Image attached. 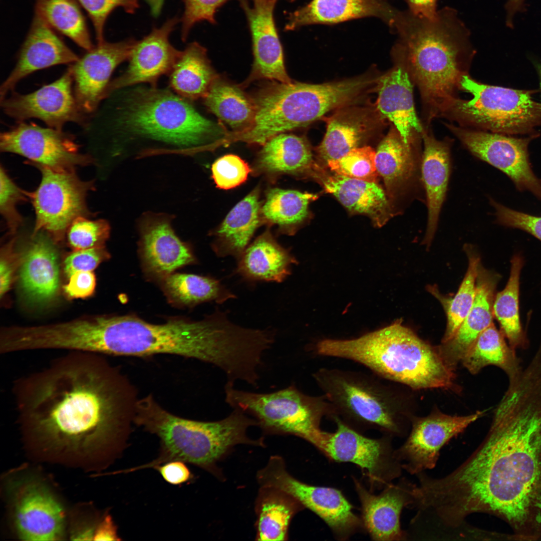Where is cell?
I'll return each mask as SVG.
<instances>
[{"label":"cell","instance_id":"cell-1","mask_svg":"<svg viewBox=\"0 0 541 541\" xmlns=\"http://www.w3.org/2000/svg\"><path fill=\"white\" fill-rule=\"evenodd\" d=\"M24 441L49 455L112 461L129 435V405L120 374L100 355L72 351L13 385Z\"/></svg>","mask_w":541,"mask_h":541},{"label":"cell","instance_id":"cell-2","mask_svg":"<svg viewBox=\"0 0 541 541\" xmlns=\"http://www.w3.org/2000/svg\"><path fill=\"white\" fill-rule=\"evenodd\" d=\"M437 490L456 522L487 513L507 522L516 539L540 540L541 389L506 390L484 441L438 479Z\"/></svg>","mask_w":541,"mask_h":541},{"label":"cell","instance_id":"cell-3","mask_svg":"<svg viewBox=\"0 0 541 541\" xmlns=\"http://www.w3.org/2000/svg\"><path fill=\"white\" fill-rule=\"evenodd\" d=\"M400 64L418 88L427 126L457 98L475 54L470 32L457 11L446 7L433 19L401 11L393 31Z\"/></svg>","mask_w":541,"mask_h":541},{"label":"cell","instance_id":"cell-4","mask_svg":"<svg viewBox=\"0 0 541 541\" xmlns=\"http://www.w3.org/2000/svg\"><path fill=\"white\" fill-rule=\"evenodd\" d=\"M96 348L100 355H177L225 370L235 359L237 339L227 314L219 310L201 321L175 319L162 324L133 316H104L99 318Z\"/></svg>","mask_w":541,"mask_h":541},{"label":"cell","instance_id":"cell-5","mask_svg":"<svg viewBox=\"0 0 541 541\" xmlns=\"http://www.w3.org/2000/svg\"><path fill=\"white\" fill-rule=\"evenodd\" d=\"M314 350L317 355L356 362L384 380L414 389L455 387L454 370L437 348L404 326L401 320L357 338L322 340Z\"/></svg>","mask_w":541,"mask_h":541},{"label":"cell","instance_id":"cell-6","mask_svg":"<svg viewBox=\"0 0 541 541\" xmlns=\"http://www.w3.org/2000/svg\"><path fill=\"white\" fill-rule=\"evenodd\" d=\"M134 421L157 435L160 441L158 457L137 467L138 469L179 460L198 466L221 479L224 477L217 463L235 446H265L263 438L253 439L247 434L249 427L257 426L256 420L237 409L221 420L197 421L170 413L148 396L136 402Z\"/></svg>","mask_w":541,"mask_h":541},{"label":"cell","instance_id":"cell-7","mask_svg":"<svg viewBox=\"0 0 541 541\" xmlns=\"http://www.w3.org/2000/svg\"><path fill=\"white\" fill-rule=\"evenodd\" d=\"M122 121L131 131L196 150L218 148L225 132L201 116L183 98L167 90L139 88L129 97Z\"/></svg>","mask_w":541,"mask_h":541},{"label":"cell","instance_id":"cell-8","mask_svg":"<svg viewBox=\"0 0 541 541\" xmlns=\"http://www.w3.org/2000/svg\"><path fill=\"white\" fill-rule=\"evenodd\" d=\"M224 391L225 402L253 418L264 434L294 435L318 450L327 433L320 427L322 420L334 415L324 394L310 396L294 384L262 393L236 389L233 383L227 381Z\"/></svg>","mask_w":541,"mask_h":541},{"label":"cell","instance_id":"cell-9","mask_svg":"<svg viewBox=\"0 0 541 541\" xmlns=\"http://www.w3.org/2000/svg\"><path fill=\"white\" fill-rule=\"evenodd\" d=\"M313 377L332 405V417L360 432L372 429L391 436L401 433L398 402L381 377L326 368L317 370Z\"/></svg>","mask_w":541,"mask_h":541},{"label":"cell","instance_id":"cell-10","mask_svg":"<svg viewBox=\"0 0 541 541\" xmlns=\"http://www.w3.org/2000/svg\"><path fill=\"white\" fill-rule=\"evenodd\" d=\"M460 90L471 98L455 99L441 117L457 125L508 135L534 134L541 126V103L532 98L533 91L488 85L464 75Z\"/></svg>","mask_w":541,"mask_h":541},{"label":"cell","instance_id":"cell-11","mask_svg":"<svg viewBox=\"0 0 541 541\" xmlns=\"http://www.w3.org/2000/svg\"><path fill=\"white\" fill-rule=\"evenodd\" d=\"M260 486H271L290 494L305 507L320 517L329 526L336 539H348L364 530L361 517L339 489L316 486L301 481L287 470L285 461L279 455L270 457L266 465L256 473Z\"/></svg>","mask_w":541,"mask_h":541},{"label":"cell","instance_id":"cell-12","mask_svg":"<svg viewBox=\"0 0 541 541\" xmlns=\"http://www.w3.org/2000/svg\"><path fill=\"white\" fill-rule=\"evenodd\" d=\"M7 490L12 524L20 539L58 540L65 537L67 514L56 494L38 476L22 474Z\"/></svg>","mask_w":541,"mask_h":541},{"label":"cell","instance_id":"cell-13","mask_svg":"<svg viewBox=\"0 0 541 541\" xmlns=\"http://www.w3.org/2000/svg\"><path fill=\"white\" fill-rule=\"evenodd\" d=\"M35 165L42 178L35 191H27L36 214L33 234L45 231L60 240L75 219L92 216L86 197L94 184L92 181L81 180L76 172H58Z\"/></svg>","mask_w":541,"mask_h":541},{"label":"cell","instance_id":"cell-14","mask_svg":"<svg viewBox=\"0 0 541 541\" xmlns=\"http://www.w3.org/2000/svg\"><path fill=\"white\" fill-rule=\"evenodd\" d=\"M331 419L335 423L336 429L327 432L319 450L330 460L357 466L372 492L383 489L400 476L402 467L391 444V435L369 438L337 416Z\"/></svg>","mask_w":541,"mask_h":541},{"label":"cell","instance_id":"cell-15","mask_svg":"<svg viewBox=\"0 0 541 541\" xmlns=\"http://www.w3.org/2000/svg\"><path fill=\"white\" fill-rule=\"evenodd\" d=\"M474 156L504 173L520 191L528 190L541 200V180L532 170L528 146L536 137L526 138L475 130L445 124Z\"/></svg>","mask_w":541,"mask_h":541},{"label":"cell","instance_id":"cell-16","mask_svg":"<svg viewBox=\"0 0 541 541\" xmlns=\"http://www.w3.org/2000/svg\"><path fill=\"white\" fill-rule=\"evenodd\" d=\"M0 149L27 158L33 164L58 172H75L80 166L92 164L91 156L80 152V145L71 134L34 123L19 122L9 131L2 132Z\"/></svg>","mask_w":541,"mask_h":541},{"label":"cell","instance_id":"cell-17","mask_svg":"<svg viewBox=\"0 0 541 541\" xmlns=\"http://www.w3.org/2000/svg\"><path fill=\"white\" fill-rule=\"evenodd\" d=\"M73 84L70 65L54 82L27 94L13 92L1 100V106L6 114L19 122L37 118L49 127L59 130L69 122L84 125L87 115L78 105Z\"/></svg>","mask_w":541,"mask_h":541},{"label":"cell","instance_id":"cell-18","mask_svg":"<svg viewBox=\"0 0 541 541\" xmlns=\"http://www.w3.org/2000/svg\"><path fill=\"white\" fill-rule=\"evenodd\" d=\"M422 152V138L407 142L394 127L381 141L376 152V166L391 203L402 200L409 203L425 197Z\"/></svg>","mask_w":541,"mask_h":541},{"label":"cell","instance_id":"cell-19","mask_svg":"<svg viewBox=\"0 0 541 541\" xmlns=\"http://www.w3.org/2000/svg\"><path fill=\"white\" fill-rule=\"evenodd\" d=\"M486 411H477L466 416H451L436 412L425 417L416 418L408 439L395 450L402 469L416 475L426 469L433 468L441 448Z\"/></svg>","mask_w":541,"mask_h":541},{"label":"cell","instance_id":"cell-20","mask_svg":"<svg viewBox=\"0 0 541 541\" xmlns=\"http://www.w3.org/2000/svg\"><path fill=\"white\" fill-rule=\"evenodd\" d=\"M136 40L97 44L70 65L78 105L85 115L93 113L104 99L115 69L129 59Z\"/></svg>","mask_w":541,"mask_h":541},{"label":"cell","instance_id":"cell-21","mask_svg":"<svg viewBox=\"0 0 541 541\" xmlns=\"http://www.w3.org/2000/svg\"><path fill=\"white\" fill-rule=\"evenodd\" d=\"M355 489L361 504V517L364 530L374 540H403L407 534L401 527L400 517L405 507L413 503L415 484L402 478L391 483L376 495L353 477Z\"/></svg>","mask_w":541,"mask_h":541},{"label":"cell","instance_id":"cell-22","mask_svg":"<svg viewBox=\"0 0 541 541\" xmlns=\"http://www.w3.org/2000/svg\"><path fill=\"white\" fill-rule=\"evenodd\" d=\"M179 21L177 17L169 19L160 27L153 28L148 35L136 41L128 59L127 69L110 82L106 97L114 90L141 83L155 87L160 76L170 72L181 53L169 39Z\"/></svg>","mask_w":541,"mask_h":541},{"label":"cell","instance_id":"cell-23","mask_svg":"<svg viewBox=\"0 0 541 541\" xmlns=\"http://www.w3.org/2000/svg\"><path fill=\"white\" fill-rule=\"evenodd\" d=\"M278 0H240L249 26L254 61L250 80L264 79L288 83L282 46L276 26L274 11Z\"/></svg>","mask_w":541,"mask_h":541},{"label":"cell","instance_id":"cell-24","mask_svg":"<svg viewBox=\"0 0 541 541\" xmlns=\"http://www.w3.org/2000/svg\"><path fill=\"white\" fill-rule=\"evenodd\" d=\"M79 59L53 28L35 12L16 65L0 87V100L31 74L55 65L72 64Z\"/></svg>","mask_w":541,"mask_h":541},{"label":"cell","instance_id":"cell-25","mask_svg":"<svg viewBox=\"0 0 541 541\" xmlns=\"http://www.w3.org/2000/svg\"><path fill=\"white\" fill-rule=\"evenodd\" d=\"M400 13L387 0H312L288 15L285 30L315 24L335 25L371 17L382 20L393 32Z\"/></svg>","mask_w":541,"mask_h":541},{"label":"cell","instance_id":"cell-26","mask_svg":"<svg viewBox=\"0 0 541 541\" xmlns=\"http://www.w3.org/2000/svg\"><path fill=\"white\" fill-rule=\"evenodd\" d=\"M310 177L353 213L369 216L376 226L384 225L394 211L385 191L377 183L329 173L315 163Z\"/></svg>","mask_w":541,"mask_h":541},{"label":"cell","instance_id":"cell-27","mask_svg":"<svg viewBox=\"0 0 541 541\" xmlns=\"http://www.w3.org/2000/svg\"><path fill=\"white\" fill-rule=\"evenodd\" d=\"M141 252L147 270L164 277L192 263L194 257L171 227L170 220L160 215H147L140 222Z\"/></svg>","mask_w":541,"mask_h":541},{"label":"cell","instance_id":"cell-28","mask_svg":"<svg viewBox=\"0 0 541 541\" xmlns=\"http://www.w3.org/2000/svg\"><path fill=\"white\" fill-rule=\"evenodd\" d=\"M425 126L422 134L421 175L428 210L427 223L423 243L429 246L436 232L444 201L450 173L449 139H437Z\"/></svg>","mask_w":541,"mask_h":541},{"label":"cell","instance_id":"cell-29","mask_svg":"<svg viewBox=\"0 0 541 541\" xmlns=\"http://www.w3.org/2000/svg\"><path fill=\"white\" fill-rule=\"evenodd\" d=\"M378 111L391 121L407 142L422 137L425 126L415 108L413 86L406 70L399 65L378 80Z\"/></svg>","mask_w":541,"mask_h":541},{"label":"cell","instance_id":"cell-30","mask_svg":"<svg viewBox=\"0 0 541 541\" xmlns=\"http://www.w3.org/2000/svg\"><path fill=\"white\" fill-rule=\"evenodd\" d=\"M39 232L33 234L21 259L20 283L26 296L36 303L51 301L58 293L60 272L53 241Z\"/></svg>","mask_w":541,"mask_h":541},{"label":"cell","instance_id":"cell-31","mask_svg":"<svg viewBox=\"0 0 541 541\" xmlns=\"http://www.w3.org/2000/svg\"><path fill=\"white\" fill-rule=\"evenodd\" d=\"M495 281L479 265L475 298L469 313L454 336L437 348L445 363L453 370L479 335L493 323Z\"/></svg>","mask_w":541,"mask_h":541},{"label":"cell","instance_id":"cell-32","mask_svg":"<svg viewBox=\"0 0 541 541\" xmlns=\"http://www.w3.org/2000/svg\"><path fill=\"white\" fill-rule=\"evenodd\" d=\"M298 263L288 249L280 245L269 230L249 243L237 259L235 273L245 281L281 283Z\"/></svg>","mask_w":541,"mask_h":541},{"label":"cell","instance_id":"cell-33","mask_svg":"<svg viewBox=\"0 0 541 541\" xmlns=\"http://www.w3.org/2000/svg\"><path fill=\"white\" fill-rule=\"evenodd\" d=\"M375 124L374 115L369 110L341 107L328 119L326 134L317 148L320 161L326 165L328 161L360 147Z\"/></svg>","mask_w":541,"mask_h":541},{"label":"cell","instance_id":"cell-34","mask_svg":"<svg viewBox=\"0 0 541 541\" xmlns=\"http://www.w3.org/2000/svg\"><path fill=\"white\" fill-rule=\"evenodd\" d=\"M262 146L254 165L256 173L269 176H310L316 162L305 138L284 133Z\"/></svg>","mask_w":541,"mask_h":541},{"label":"cell","instance_id":"cell-35","mask_svg":"<svg viewBox=\"0 0 541 541\" xmlns=\"http://www.w3.org/2000/svg\"><path fill=\"white\" fill-rule=\"evenodd\" d=\"M259 188H256L229 212L214 232L212 248L217 256H231L236 260L250 243L262 221Z\"/></svg>","mask_w":541,"mask_h":541},{"label":"cell","instance_id":"cell-36","mask_svg":"<svg viewBox=\"0 0 541 541\" xmlns=\"http://www.w3.org/2000/svg\"><path fill=\"white\" fill-rule=\"evenodd\" d=\"M255 503L257 540H287L290 523L305 508L295 497L271 486H260Z\"/></svg>","mask_w":541,"mask_h":541},{"label":"cell","instance_id":"cell-37","mask_svg":"<svg viewBox=\"0 0 541 541\" xmlns=\"http://www.w3.org/2000/svg\"><path fill=\"white\" fill-rule=\"evenodd\" d=\"M461 362L472 374L486 366H496L506 374L509 383L517 379L523 369L515 350L493 322L479 335Z\"/></svg>","mask_w":541,"mask_h":541},{"label":"cell","instance_id":"cell-38","mask_svg":"<svg viewBox=\"0 0 541 541\" xmlns=\"http://www.w3.org/2000/svg\"><path fill=\"white\" fill-rule=\"evenodd\" d=\"M170 85L180 96L190 100L204 97L217 77L206 49L197 42L189 44L170 72Z\"/></svg>","mask_w":541,"mask_h":541},{"label":"cell","instance_id":"cell-39","mask_svg":"<svg viewBox=\"0 0 541 541\" xmlns=\"http://www.w3.org/2000/svg\"><path fill=\"white\" fill-rule=\"evenodd\" d=\"M316 198L298 190L270 188L261 206L262 220L277 225L280 233L294 234L308 217L309 204Z\"/></svg>","mask_w":541,"mask_h":541},{"label":"cell","instance_id":"cell-40","mask_svg":"<svg viewBox=\"0 0 541 541\" xmlns=\"http://www.w3.org/2000/svg\"><path fill=\"white\" fill-rule=\"evenodd\" d=\"M203 98L208 109L234 131L245 128L253 118L255 108L252 98L236 86L218 77Z\"/></svg>","mask_w":541,"mask_h":541},{"label":"cell","instance_id":"cell-41","mask_svg":"<svg viewBox=\"0 0 541 541\" xmlns=\"http://www.w3.org/2000/svg\"><path fill=\"white\" fill-rule=\"evenodd\" d=\"M522 264L520 256L512 257L507 283L504 289L496 294L493 305V317L499 324L500 331L514 350L524 349L528 346L519 315V278Z\"/></svg>","mask_w":541,"mask_h":541},{"label":"cell","instance_id":"cell-42","mask_svg":"<svg viewBox=\"0 0 541 541\" xmlns=\"http://www.w3.org/2000/svg\"><path fill=\"white\" fill-rule=\"evenodd\" d=\"M163 286L170 298L183 305L208 301L221 304L236 297L219 280L197 275L171 274L164 278Z\"/></svg>","mask_w":541,"mask_h":541},{"label":"cell","instance_id":"cell-43","mask_svg":"<svg viewBox=\"0 0 541 541\" xmlns=\"http://www.w3.org/2000/svg\"><path fill=\"white\" fill-rule=\"evenodd\" d=\"M52 28L87 51L93 46L85 19L75 0H36V11Z\"/></svg>","mask_w":541,"mask_h":541},{"label":"cell","instance_id":"cell-44","mask_svg":"<svg viewBox=\"0 0 541 541\" xmlns=\"http://www.w3.org/2000/svg\"><path fill=\"white\" fill-rule=\"evenodd\" d=\"M465 249L468 257L467 270L457 293L445 305L447 326L442 343L446 342L455 334L469 313L475 298L480 259L469 246Z\"/></svg>","mask_w":541,"mask_h":541},{"label":"cell","instance_id":"cell-45","mask_svg":"<svg viewBox=\"0 0 541 541\" xmlns=\"http://www.w3.org/2000/svg\"><path fill=\"white\" fill-rule=\"evenodd\" d=\"M375 157L376 152L370 146L360 147L338 159L328 161L326 165L333 173L377 183L379 174Z\"/></svg>","mask_w":541,"mask_h":541},{"label":"cell","instance_id":"cell-46","mask_svg":"<svg viewBox=\"0 0 541 541\" xmlns=\"http://www.w3.org/2000/svg\"><path fill=\"white\" fill-rule=\"evenodd\" d=\"M110 229L108 222L105 220H93L89 217H79L67 229L68 242L74 250L104 247Z\"/></svg>","mask_w":541,"mask_h":541},{"label":"cell","instance_id":"cell-47","mask_svg":"<svg viewBox=\"0 0 541 541\" xmlns=\"http://www.w3.org/2000/svg\"><path fill=\"white\" fill-rule=\"evenodd\" d=\"M0 182V212L9 231L14 233L23 222L17 205L20 202L28 200L27 191L15 184L2 165Z\"/></svg>","mask_w":541,"mask_h":541},{"label":"cell","instance_id":"cell-48","mask_svg":"<svg viewBox=\"0 0 541 541\" xmlns=\"http://www.w3.org/2000/svg\"><path fill=\"white\" fill-rule=\"evenodd\" d=\"M250 168L239 156L227 154L217 159L212 165V177L218 188L230 189L247 179Z\"/></svg>","mask_w":541,"mask_h":541},{"label":"cell","instance_id":"cell-49","mask_svg":"<svg viewBox=\"0 0 541 541\" xmlns=\"http://www.w3.org/2000/svg\"><path fill=\"white\" fill-rule=\"evenodd\" d=\"M86 10L94 27L98 44L105 42L104 28L110 14L121 7L133 14L139 7V0H76Z\"/></svg>","mask_w":541,"mask_h":541},{"label":"cell","instance_id":"cell-50","mask_svg":"<svg viewBox=\"0 0 541 541\" xmlns=\"http://www.w3.org/2000/svg\"><path fill=\"white\" fill-rule=\"evenodd\" d=\"M229 0H183L184 11L181 19V37L185 41L192 27L197 23H216L218 9Z\"/></svg>","mask_w":541,"mask_h":541},{"label":"cell","instance_id":"cell-51","mask_svg":"<svg viewBox=\"0 0 541 541\" xmlns=\"http://www.w3.org/2000/svg\"><path fill=\"white\" fill-rule=\"evenodd\" d=\"M497 222L501 225L523 230L541 240V216H536L508 208L493 199Z\"/></svg>","mask_w":541,"mask_h":541},{"label":"cell","instance_id":"cell-52","mask_svg":"<svg viewBox=\"0 0 541 541\" xmlns=\"http://www.w3.org/2000/svg\"><path fill=\"white\" fill-rule=\"evenodd\" d=\"M109 256L104 247L74 250L65 259V273L69 278L77 272H92Z\"/></svg>","mask_w":541,"mask_h":541},{"label":"cell","instance_id":"cell-53","mask_svg":"<svg viewBox=\"0 0 541 541\" xmlns=\"http://www.w3.org/2000/svg\"><path fill=\"white\" fill-rule=\"evenodd\" d=\"M69 283L63 286V290L71 299L85 298L91 296L94 292L96 279L92 272H77L69 278Z\"/></svg>","mask_w":541,"mask_h":541},{"label":"cell","instance_id":"cell-54","mask_svg":"<svg viewBox=\"0 0 541 541\" xmlns=\"http://www.w3.org/2000/svg\"><path fill=\"white\" fill-rule=\"evenodd\" d=\"M153 468L159 472L166 482L172 485L184 484L192 480L193 477L185 462L182 461H167Z\"/></svg>","mask_w":541,"mask_h":541},{"label":"cell","instance_id":"cell-55","mask_svg":"<svg viewBox=\"0 0 541 541\" xmlns=\"http://www.w3.org/2000/svg\"><path fill=\"white\" fill-rule=\"evenodd\" d=\"M14 241H12L3 248L0 260V297L2 298L9 290L14 273V261L13 252Z\"/></svg>","mask_w":541,"mask_h":541},{"label":"cell","instance_id":"cell-56","mask_svg":"<svg viewBox=\"0 0 541 541\" xmlns=\"http://www.w3.org/2000/svg\"><path fill=\"white\" fill-rule=\"evenodd\" d=\"M117 528L111 516L107 513L100 518L96 527L93 540H120Z\"/></svg>","mask_w":541,"mask_h":541},{"label":"cell","instance_id":"cell-57","mask_svg":"<svg viewBox=\"0 0 541 541\" xmlns=\"http://www.w3.org/2000/svg\"><path fill=\"white\" fill-rule=\"evenodd\" d=\"M408 6V11L412 14L430 19H434L438 13V0H405Z\"/></svg>","mask_w":541,"mask_h":541},{"label":"cell","instance_id":"cell-58","mask_svg":"<svg viewBox=\"0 0 541 541\" xmlns=\"http://www.w3.org/2000/svg\"><path fill=\"white\" fill-rule=\"evenodd\" d=\"M525 0H507L505 5L506 25L512 27L514 16L523 8Z\"/></svg>","mask_w":541,"mask_h":541},{"label":"cell","instance_id":"cell-59","mask_svg":"<svg viewBox=\"0 0 541 541\" xmlns=\"http://www.w3.org/2000/svg\"><path fill=\"white\" fill-rule=\"evenodd\" d=\"M149 5L151 12L154 17L159 15L164 4V0H146Z\"/></svg>","mask_w":541,"mask_h":541},{"label":"cell","instance_id":"cell-60","mask_svg":"<svg viewBox=\"0 0 541 541\" xmlns=\"http://www.w3.org/2000/svg\"><path fill=\"white\" fill-rule=\"evenodd\" d=\"M539 73L540 78V89H541V66L539 68Z\"/></svg>","mask_w":541,"mask_h":541},{"label":"cell","instance_id":"cell-61","mask_svg":"<svg viewBox=\"0 0 541 541\" xmlns=\"http://www.w3.org/2000/svg\"><path fill=\"white\" fill-rule=\"evenodd\" d=\"M292 1H293V0H292Z\"/></svg>","mask_w":541,"mask_h":541}]
</instances>
